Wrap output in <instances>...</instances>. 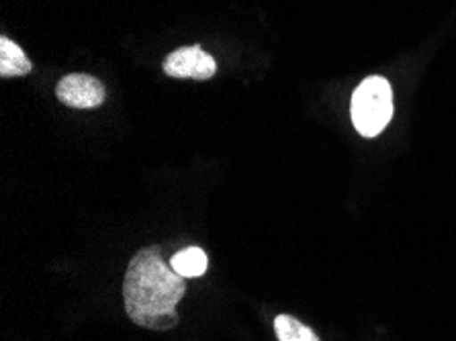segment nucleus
Returning <instances> with one entry per match:
<instances>
[{
    "label": "nucleus",
    "mask_w": 456,
    "mask_h": 341,
    "mask_svg": "<svg viewBox=\"0 0 456 341\" xmlns=\"http://www.w3.org/2000/svg\"><path fill=\"white\" fill-rule=\"evenodd\" d=\"M274 333L279 341H320L307 325L291 315H279L274 319Z\"/></svg>",
    "instance_id": "7"
},
{
    "label": "nucleus",
    "mask_w": 456,
    "mask_h": 341,
    "mask_svg": "<svg viewBox=\"0 0 456 341\" xmlns=\"http://www.w3.org/2000/svg\"><path fill=\"white\" fill-rule=\"evenodd\" d=\"M184 292V278L162 260L158 246L142 249L129 262L123 282V301L135 325L156 331L176 327V304L183 301Z\"/></svg>",
    "instance_id": "1"
},
{
    "label": "nucleus",
    "mask_w": 456,
    "mask_h": 341,
    "mask_svg": "<svg viewBox=\"0 0 456 341\" xmlns=\"http://www.w3.org/2000/svg\"><path fill=\"white\" fill-rule=\"evenodd\" d=\"M207 254L201 248H184L181 252L172 256L170 266L176 274H181L183 278H197L203 276L207 270Z\"/></svg>",
    "instance_id": "6"
},
{
    "label": "nucleus",
    "mask_w": 456,
    "mask_h": 341,
    "mask_svg": "<svg viewBox=\"0 0 456 341\" xmlns=\"http://www.w3.org/2000/svg\"><path fill=\"white\" fill-rule=\"evenodd\" d=\"M31 61L20 47L9 37H0V76L12 78V76H25L31 72Z\"/></svg>",
    "instance_id": "5"
},
{
    "label": "nucleus",
    "mask_w": 456,
    "mask_h": 341,
    "mask_svg": "<svg viewBox=\"0 0 456 341\" xmlns=\"http://www.w3.org/2000/svg\"><path fill=\"white\" fill-rule=\"evenodd\" d=\"M58 99L72 109H94L105 101V86L88 74H68L55 88Z\"/></svg>",
    "instance_id": "4"
},
{
    "label": "nucleus",
    "mask_w": 456,
    "mask_h": 341,
    "mask_svg": "<svg viewBox=\"0 0 456 341\" xmlns=\"http://www.w3.org/2000/svg\"><path fill=\"white\" fill-rule=\"evenodd\" d=\"M352 123L362 137H377L393 117V90L383 76L364 78L352 94Z\"/></svg>",
    "instance_id": "2"
},
{
    "label": "nucleus",
    "mask_w": 456,
    "mask_h": 341,
    "mask_svg": "<svg viewBox=\"0 0 456 341\" xmlns=\"http://www.w3.org/2000/svg\"><path fill=\"white\" fill-rule=\"evenodd\" d=\"M164 72L172 78L209 80L217 72L216 60L205 53L199 45L181 47L164 60Z\"/></svg>",
    "instance_id": "3"
}]
</instances>
